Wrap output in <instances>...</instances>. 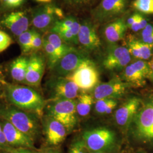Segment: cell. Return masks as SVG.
<instances>
[{
    "mask_svg": "<svg viewBox=\"0 0 153 153\" xmlns=\"http://www.w3.org/2000/svg\"><path fill=\"white\" fill-rule=\"evenodd\" d=\"M141 103V98L137 97H133L127 100L115 112L116 124L122 128H128L137 113Z\"/></svg>",
    "mask_w": 153,
    "mask_h": 153,
    "instance_id": "cell-18",
    "label": "cell"
},
{
    "mask_svg": "<svg viewBox=\"0 0 153 153\" xmlns=\"http://www.w3.org/2000/svg\"><path fill=\"white\" fill-rule=\"evenodd\" d=\"M131 56L137 60L150 59L153 52V45L146 44L139 39L131 36L126 40V47Z\"/></svg>",
    "mask_w": 153,
    "mask_h": 153,
    "instance_id": "cell-20",
    "label": "cell"
},
{
    "mask_svg": "<svg viewBox=\"0 0 153 153\" xmlns=\"http://www.w3.org/2000/svg\"><path fill=\"white\" fill-rule=\"evenodd\" d=\"M85 142L83 140L78 139L72 142L68 150V153H86Z\"/></svg>",
    "mask_w": 153,
    "mask_h": 153,
    "instance_id": "cell-30",
    "label": "cell"
},
{
    "mask_svg": "<svg viewBox=\"0 0 153 153\" xmlns=\"http://www.w3.org/2000/svg\"><path fill=\"white\" fill-rule=\"evenodd\" d=\"M2 94L7 103L35 114L41 119L44 115L47 102L33 87L6 82L3 88Z\"/></svg>",
    "mask_w": 153,
    "mask_h": 153,
    "instance_id": "cell-2",
    "label": "cell"
},
{
    "mask_svg": "<svg viewBox=\"0 0 153 153\" xmlns=\"http://www.w3.org/2000/svg\"><path fill=\"white\" fill-rule=\"evenodd\" d=\"M117 102L115 99H102L97 100L95 110L100 115L110 114L117 106Z\"/></svg>",
    "mask_w": 153,
    "mask_h": 153,
    "instance_id": "cell-25",
    "label": "cell"
},
{
    "mask_svg": "<svg viewBox=\"0 0 153 153\" xmlns=\"http://www.w3.org/2000/svg\"><path fill=\"white\" fill-rule=\"evenodd\" d=\"M34 31V29H28L18 37V44L23 55H26L31 52V44Z\"/></svg>",
    "mask_w": 153,
    "mask_h": 153,
    "instance_id": "cell-26",
    "label": "cell"
},
{
    "mask_svg": "<svg viewBox=\"0 0 153 153\" xmlns=\"http://www.w3.org/2000/svg\"><path fill=\"white\" fill-rule=\"evenodd\" d=\"M6 83V82L5 81V78L3 75L2 68V66L0 65V94L2 93L3 88L4 87V85H5Z\"/></svg>",
    "mask_w": 153,
    "mask_h": 153,
    "instance_id": "cell-38",
    "label": "cell"
},
{
    "mask_svg": "<svg viewBox=\"0 0 153 153\" xmlns=\"http://www.w3.org/2000/svg\"><path fill=\"white\" fill-rule=\"evenodd\" d=\"M44 38L52 45L60 59L64 55L74 48L71 45L67 44L57 34L55 33L48 31L45 34Z\"/></svg>",
    "mask_w": 153,
    "mask_h": 153,
    "instance_id": "cell-23",
    "label": "cell"
},
{
    "mask_svg": "<svg viewBox=\"0 0 153 153\" xmlns=\"http://www.w3.org/2000/svg\"><path fill=\"white\" fill-rule=\"evenodd\" d=\"M130 85L120 78H115L110 81L98 84L94 90V98L96 100L102 99L119 98L126 93Z\"/></svg>",
    "mask_w": 153,
    "mask_h": 153,
    "instance_id": "cell-15",
    "label": "cell"
},
{
    "mask_svg": "<svg viewBox=\"0 0 153 153\" xmlns=\"http://www.w3.org/2000/svg\"><path fill=\"white\" fill-rule=\"evenodd\" d=\"M36 149L30 148H12L9 147L5 149L0 150V153H40Z\"/></svg>",
    "mask_w": 153,
    "mask_h": 153,
    "instance_id": "cell-32",
    "label": "cell"
},
{
    "mask_svg": "<svg viewBox=\"0 0 153 153\" xmlns=\"http://www.w3.org/2000/svg\"><path fill=\"white\" fill-rule=\"evenodd\" d=\"M43 36H42L40 33L38 31H34L33 35L32 44H31V52L32 53H36L40 49L43 48Z\"/></svg>",
    "mask_w": 153,
    "mask_h": 153,
    "instance_id": "cell-29",
    "label": "cell"
},
{
    "mask_svg": "<svg viewBox=\"0 0 153 153\" xmlns=\"http://www.w3.org/2000/svg\"><path fill=\"white\" fill-rule=\"evenodd\" d=\"M127 129L133 141L153 149V92L141 98V105Z\"/></svg>",
    "mask_w": 153,
    "mask_h": 153,
    "instance_id": "cell-1",
    "label": "cell"
},
{
    "mask_svg": "<svg viewBox=\"0 0 153 153\" xmlns=\"http://www.w3.org/2000/svg\"><path fill=\"white\" fill-rule=\"evenodd\" d=\"M13 39L7 33L0 30V53L7 49L13 44Z\"/></svg>",
    "mask_w": 153,
    "mask_h": 153,
    "instance_id": "cell-31",
    "label": "cell"
},
{
    "mask_svg": "<svg viewBox=\"0 0 153 153\" xmlns=\"http://www.w3.org/2000/svg\"><path fill=\"white\" fill-rule=\"evenodd\" d=\"M82 140L88 150L91 152L104 153L115 146L117 137L112 130L105 127H99L84 131Z\"/></svg>",
    "mask_w": 153,
    "mask_h": 153,
    "instance_id": "cell-5",
    "label": "cell"
},
{
    "mask_svg": "<svg viewBox=\"0 0 153 153\" xmlns=\"http://www.w3.org/2000/svg\"><path fill=\"white\" fill-rule=\"evenodd\" d=\"M149 72L148 61L137 60L124 69L123 79L131 87L142 88L146 84Z\"/></svg>",
    "mask_w": 153,
    "mask_h": 153,
    "instance_id": "cell-11",
    "label": "cell"
},
{
    "mask_svg": "<svg viewBox=\"0 0 153 153\" xmlns=\"http://www.w3.org/2000/svg\"><path fill=\"white\" fill-rule=\"evenodd\" d=\"M139 39L141 40L142 42H143L145 43H146V44H150V45H153V34L150 35V36H146V37H143V38H140Z\"/></svg>",
    "mask_w": 153,
    "mask_h": 153,
    "instance_id": "cell-40",
    "label": "cell"
},
{
    "mask_svg": "<svg viewBox=\"0 0 153 153\" xmlns=\"http://www.w3.org/2000/svg\"><path fill=\"white\" fill-rule=\"evenodd\" d=\"M26 0H2V6L5 9H13L18 8L26 2Z\"/></svg>",
    "mask_w": 153,
    "mask_h": 153,
    "instance_id": "cell-33",
    "label": "cell"
},
{
    "mask_svg": "<svg viewBox=\"0 0 153 153\" xmlns=\"http://www.w3.org/2000/svg\"><path fill=\"white\" fill-rule=\"evenodd\" d=\"M140 14H141L136 13L132 14L131 16H129V17L128 18V19L126 21V25L127 27H131V25L138 19V18H139V16H140Z\"/></svg>",
    "mask_w": 153,
    "mask_h": 153,
    "instance_id": "cell-37",
    "label": "cell"
},
{
    "mask_svg": "<svg viewBox=\"0 0 153 153\" xmlns=\"http://www.w3.org/2000/svg\"><path fill=\"white\" fill-rule=\"evenodd\" d=\"M9 147H10V146H9V145H8L7 142L6 141L5 136L4 135V133L3 130H2L1 120H0V150L5 149L9 148Z\"/></svg>",
    "mask_w": 153,
    "mask_h": 153,
    "instance_id": "cell-35",
    "label": "cell"
},
{
    "mask_svg": "<svg viewBox=\"0 0 153 153\" xmlns=\"http://www.w3.org/2000/svg\"><path fill=\"white\" fill-rule=\"evenodd\" d=\"M2 0H0V2H2Z\"/></svg>",
    "mask_w": 153,
    "mask_h": 153,
    "instance_id": "cell-45",
    "label": "cell"
},
{
    "mask_svg": "<svg viewBox=\"0 0 153 153\" xmlns=\"http://www.w3.org/2000/svg\"><path fill=\"white\" fill-rule=\"evenodd\" d=\"M148 24V20L142 14H140L138 19L131 25L129 28H131L134 32H138L143 30Z\"/></svg>",
    "mask_w": 153,
    "mask_h": 153,
    "instance_id": "cell-34",
    "label": "cell"
},
{
    "mask_svg": "<svg viewBox=\"0 0 153 153\" xmlns=\"http://www.w3.org/2000/svg\"><path fill=\"white\" fill-rule=\"evenodd\" d=\"M131 56L126 47L112 44L108 48L103 65L111 71H119L130 64Z\"/></svg>",
    "mask_w": 153,
    "mask_h": 153,
    "instance_id": "cell-12",
    "label": "cell"
},
{
    "mask_svg": "<svg viewBox=\"0 0 153 153\" xmlns=\"http://www.w3.org/2000/svg\"><path fill=\"white\" fill-rule=\"evenodd\" d=\"M102 153V152H91V153Z\"/></svg>",
    "mask_w": 153,
    "mask_h": 153,
    "instance_id": "cell-44",
    "label": "cell"
},
{
    "mask_svg": "<svg viewBox=\"0 0 153 153\" xmlns=\"http://www.w3.org/2000/svg\"><path fill=\"white\" fill-rule=\"evenodd\" d=\"M153 34V25L148 24L141 31L140 38L146 37Z\"/></svg>",
    "mask_w": 153,
    "mask_h": 153,
    "instance_id": "cell-36",
    "label": "cell"
},
{
    "mask_svg": "<svg viewBox=\"0 0 153 153\" xmlns=\"http://www.w3.org/2000/svg\"><path fill=\"white\" fill-rule=\"evenodd\" d=\"M0 25L18 37L28 30L30 21L25 11H13L6 15L1 21Z\"/></svg>",
    "mask_w": 153,
    "mask_h": 153,
    "instance_id": "cell-16",
    "label": "cell"
},
{
    "mask_svg": "<svg viewBox=\"0 0 153 153\" xmlns=\"http://www.w3.org/2000/svg\"><path fill=\"white\" fill-rule=\"evenodd\" d=\"M93 103L94 98L91 95L86 93L79 95L76 100L77 114L80 116H88L91 111Z\"/></svg>",
    "mask_w": 153,
    "mask_h": 153,
    "instance_id": "cell-24",
    "label": "cell"
},
{
    "mask_svg": "<svg viewBox=\"0 0 153 153\" xmlns=\"http://www.w3.org/2000/svg\"><path fill=\"white\" fill-rule=\"evenodd\" d=\"M132 7L145 14H153V0H134Z\"/></svg>",
    "mask_w": 153,
    "mask_h": 153,
    "instance_id": "cell-28",
    "label": "cell"
},
{
    "mask_svg": "<svg viewBox=\"0 0 153 153\" xmlns=\"http://www.w3.org/2000/svg\"><path fill=\"white\" fill-rule=\"evenodd\" d=\"M50 100L76 99L78 97L79 88L66 77H51L47 83Z\"/></svg>",
    "mask_w": 153,
    "mask_h": 153,
    "instance_id": "cell-8",
    "label": "cell"
},
{
    "mask_svg": "<svg viewBox=\"0 0 153 153\" xmlns=\"http://www.w3.org/2000/svg\"><path fill=\"white\" fill-rule=\"evenodd\" d=\"M78 44L87 50L97 49L101 45L100 40L93 23L85 21L81 23L78 36Z\"/></svg>",
    "mask_w": 153,
    "mask_h": 153,
    "instance_id": "cell-19",
    "label": "cell"
},
{
    "mask_svg": "<svg viewBox=\"0 0 153 153\" xmlns=\"http://www.w3.org/2000/svg\"><path fill=\"white\" fill-rule=\"evenodd\" d=\"M36 1H38L40 2H44V3H48L50 2L52 0H36Z\"/></svg>",
    "mask_w": 153,
    "mask_h": 153,
    "instance_id": "cell-43",
    "label": "cell"
},
{
    "mask_svg": "<svg viewBox=\"0 0 153 153\" xmlns=\"http://www.w3.org/2000/svg\"><path fill=\"white\" fill-rule=\"evenodd\" d=\"M43 49L46 55L47 59V64L51 70L54 67L57 62L60 59L59 55H57L56 50L52 45L49 42L44 38L43 36Z\"/></svg>",
    "mask_w": 153,
    "mask_h": 153,
    "instance_id": "cell-27",
    "label": "cell"
},
{
    "mask_svg": "<svg viewBox=\"0 0 153 153\" xmlns=\"http://www.w3.org/2000/svg\"><path fill=\"white\" fill-rule=\"evenodd\" d=\"M66 78L84 91L91 90L98 85V71L93 61L89 59L83 61L75 71Z\"/></svg>",
    "mask_w": 153,
    "mask_h": 153,
    "instance_id": "cell-7",
    "label": "cell"
},
{
    "mask_svg": "<svg viewBox=\"0 0 153 153\" xmlns=\"http://www.w3.org/2000/svg\"><path fill=\"white\" fill-rule=\"evenodd\" d=\"M42 127L47 143L57 146L65 139L68 133L65 126L59 121L47 115L42 117Z\"/></svg>",
    "mask_w": 153,
    "mask_h": 153,
    "instance_id": "cell-13",
    "label": "cell"
},
{
    "mask_svg": "<svg viewBox=\"0 0 153 153\" xmlns=\"http://www.w3.org/2000/svg\"><path fill=\"white\" fill-rule=\"evenodd\" d=\"M0 117L10 122L18 129L35 140L41 128L38 115L8 104H0Z\"/></svg>",
    "mask_w": 153,
    "mask_h": 153,
    "instance_id": "cell-3",
    "label": "cell"
},
{
    "mask_svg": "<svg viewBox=\"0 0 153 153\" xmlns=\"http://www.w3.org/2000/svg\"><path fill=\"white\" fill-rule=\"evenodd\" d=\"M45 70V61L40 54L33 53L29 56L27 71L25 85L31 87H38L42 81Z\"/></svg>",
    "mask_w": 153,
    "mask_h": 153,
    "instance_id": "cell-17",
    "label": "cell"
},
{
    "mask_svg": "<svg viewBox=\"0 0 153 153\" xmlns=\"http://www.w3.org/2000/svg\"><path fill=\"white\" fill-rule=\"evenodd\" d=\"M0 120L3 132L9 146L12 148L35 149L33 138L18 129L8 121L1 117Z\"/></svg>",
    "mask_w": 153,
    "mask_h": 153,
    "instance_id": "cell-14",
    "label": "cell"
},
{
    "mask_svg": "<svg viewBox=\"0 0 153 153\" xmlns=\"http://www.w3.org/2000/svg\"><path fill=\"white\" fill-rule=\"evenodd\" d=\"M40 153H61L59 148H51L41 151Z\"/></svg>",
    "mask_w": 153,
    "mask_h": 153,
    "instance_id": "cell-41",
    "label": "cell"
},
{
    "mask_svg": "<svg viewBox=\"0 0 153 153\" xmlns=\"http://www.w3.org/2000/svg\"><path fill=\"white\" fill-rule=\"evenodd\" d=\"M148 64L149 66V72L148 79L153 82V59L148 61Z\"/></svg>",
    "mask_w": 153,
    "mask_h": 153,
    "instance_id": "cell-39",
    "label": "cell"
},
{
    "mask_svg": "<svg viewBox=\"0 0 153 153\" xmlns=\"http://www.w3.org/2000/svg\"><path fill=\"white\" fill-rule=\"evenodd\" d=\"M29 57L22 55L13 61L10 65L11 78L18 84L25 85Z\"/></svg>",
    "mask_w": 153,
    "mask_h": 153,
    "instance_id": "cell-22",
    "label": "cell"
},
{
    "mask_svg": "<svg viewBox=\"0 0 153 153\" xmlns=\"http://www.w3.org/2000/svg\"><path fill=\"white\" fill-rule=\"evenodd\" d=\"M88 59V58L85 53L74 48L61 57L51 71L55 76L66 77Z\"/></svg>",
    "mask_w": 153,
    "mask_h": 153,
    "instance_id": "cell-9",
    "label": "cell"
},
{
    "mask_svg": "<svg viewBox=\"0 0 153 153\" xmlns=\"http://www.w3.org/2000/svg\"></svg>",
    "mask_w": 153,
    "mask_h": 153,
    "instance_id": "cell-46",
    "label": "cell"
},
{
    "mask_svg": "<svg viewBox=\"0 0 153 153\" xmlns=\"http://www.w3.org/2000/svg\"><path fill=\"white\" fill-rule=\"evenodd\" d=\"M128 0H102L94 10L93 17L99 23H103L121 15L126 11Z\"/></svg>",
    "mask_w": 153,
    "mask_h": 153,
    "instance_id": "cell-10",
    "label": "cell"
},
{
    "mask_svg": "<svg viewBox=\"0 0 153 153\" xmlns=\"http://www.w3.org/2000/svg\"><path fill=\"white\" fill-rule=\"evenodd\" d=\"M44 113L60 122L68 132L71 131L77 124L76 99L50 100L46 103Z\"/></svg>",
    "mask_w": 153,
    "mask_h": 153,
    "instance_id": "cell-4",
    "label": "cell"
},
{
    "mask_svg": "<svg viewBox=\"0 0 153 153\" xmlns=\"http://www.w3.org/2000/svg\"><path fill=\"white\" fill-rule=\"evenodd\" d=\"M69 4L73 5H78V4H82L87 2L89 0H65Z\"/></svg>",
    "mask_w": 153,
    "mask_h": 153,
    "instance_id": "cell-42",
    "label": "cell"
},
{
    "mask_svg": "<svg viewBox=\"0 0 153 153\" xmlns=\"http://www.w3.org/2000/svg\"><path fill=\"white\" fill-rule=\"evenodd\" d=\"M64 18V14L61 9L51 4H46L33 10L31 23L36 31L46 32L49 31L57 21Z\"/></svg>",
    "mask_w": 153,
    "mask_h": 153,
    "instance_id": "cell-6",
    "label": "cell"
},
{
    "mask_svg": "<svg viewBox=\"0 0 153 153\" xmlns=\"http://www.w3.org/2000/svg\"><path fill=\"white\" fill-rule=\"evenodd\" d=\"M127 28L124 18H117L104 27L105 39L109 44H115L124 37Z\"/></svg>",
    "mask_w": 153,
    "mask_h": 153,
    "instance_id": "cell-21",
    "label": "cell"
}]
</instances>
